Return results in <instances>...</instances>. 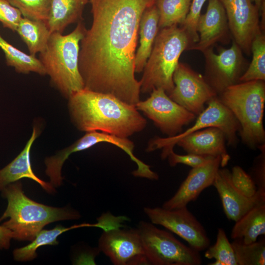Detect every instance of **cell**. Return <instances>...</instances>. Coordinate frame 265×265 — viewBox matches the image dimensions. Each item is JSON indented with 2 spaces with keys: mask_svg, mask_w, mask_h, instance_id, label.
Returning a JSON list of instances; mask_svg holds the SVG:
<instances>
[{
  "mask_svg": "<svg viewBox=\"0 0 265 265\" xmlns=\"http://www.w3.org/2000/svg\"><path fill=\"white\" fill-rule=\"evenodd\" d=\"M212 186L219 195L229 220L236 222L253 208L265 204V190H258L251 197L245 196L234 186L231 171L224 167L218 169Z\"/></svg>",
  "mask_w": 265,
  "mask_h": 265,
  "instance_id": "15",
  "label": "cell"
},
{
  "mask_svg": "<svg viewBox=\"0 0 265 265\" xmlns=\"http://www.w3.org/2000/svg\"><path fill=\"white\" fill-rule=\"evenodd\" d=\"M23 17L46 22L50 11V0H8Z\"/></svg>",
  "mask_w": 265,
  "mask_h": 265,
  "instance_id": "30",
  "label": "cell"
},
{
  "mask_svg": "<svg viewBox=\"0 0 265 265\" xmlns=\"http://www.w3.org/2000/svg\"><path fill=\"white\" fill-rule=\"evenodd\" d=\"M206 61L204 78L217 95L228 87L239 82L244 58L242 50L234 41L228 49L215 53L211 48L203 52Z\"/></svg>",
  "mask_w": 265,
  "mask_h": 265,
  "instance_id": "12",
  "label": "cell"
},
{
  "mask_svg": "<svg viewBox=\"0 0 265 265\" xmlns=\"http://www.w3.org/2000/svg\"><path fill=\"white\" fill-rule=\"evenodd\" d=\"M265 235V204L256 206L235 222L231 233L233 239H240L245 244L257 240Z\"/></svg>",
  "mask_w": 265,
  "mask_h": 265,
  "instance_id": "22",
  "label": "cell"
},
{
  "mask_svg": "<svg viewBox=\"0 0 265 265\" xmlns=\"http://www.w3.org/2000/svg\"><path fill=\"white\" fill-rule=\"evenodd\" d=\"M221 165V157H215L203 165L192 168L175 194L162 207L169 210L177 209L196 200L204 189L212 186Z\"/></svg>",
  "mask_w": 265,
  "mask_h": 265,
  "instance_id": "16",
  "label": "cell"
},
{
  "mask_svg": "<svg viewBox=\"0 0 265 265\" xmlns=\"http://www.w3.org/2000/svg\"><path fill=\"white\" fill-rule=\"evenodd\" d=\"M238 265H265V240L245 244L240 239L231 243Z\"/></svg>",
  "mask_w": 265,
  "mask_h": 265,
  "instance_id": "28",
  "label": "cell"
},
{
  "mask_svg": "<svg viewBox=\"0 0 265 265\" xmlns=\"http://www.w3.org/2000/svg\"><path fill=\"white\" fill-rule=\"evenodd\" d=\"M86 0H50L47 25L52 32L62 33L70 25L81 22Z\"/></svg>",
  "mask_w": 265,
  "mask_h": 265,
  "instance_id": "21",
  "label": "cell"
},
{
  "mask_svg": "<svg viewBox=\"0 0 265 265\" xmlns=\"http://www.w3.org/2000/svg\"><path fill=\"white\" fill-rule=\"evenodd\" d=\"M192 0H156L159 28L182 25L189 12Z\"/></svg>",
  "mask_w": 265,
  "mask_h": 265,
  "instance_id": "26",
  "label": "cell"
},
{
  "mask_svg": "<svg viewBox=\"0 0 265 265\" xmlns=\"http://www.w3.org/2000/svg\"><path fill=\"white\" fill-rule=\"evenodd\" d=\"M228 29L225 11L220 0H209L206 13L200 15L197 22L198 41L191 44L188 49L203 52L223 40Z\"/></svg>",
  "mask_w": 265,
  "mask_h": 265,
  "instance_id": "17",
  "label": "cell"
},
{
  "mask_svg": "<svg viewBox=\"0 0 265 265\" xmlns=\"http://www.w3.org/2000/svg\"><path fill=\"white\" fill-rule=\"evenodd\" d=\"M40 133L38 127L34 126L31 135L23 150L11 162L0 169V191L8 185L26 178L37 183L47 192H55L54 187L50 182H45L38 178L31 167L30 150Z\"/></svg>",
  "mask_w": 265,
  "mask_h": 265,
  "instance_id": "19",
  "label": "cell"
},
{
  "mask_svg": "<svg viewBox=\"0 0 265 265\" xmlns=\"http://www.w3.org/2000/svg\"><path fill=\"white\" fill-rule=\"evenodd\" d=\"M86 28L82 22L68 34L52 32L39 59L53 86L65 98L84 88L79 70L80 42Z\"/></svg>",
  "mask_w": 265,
  "mask_h": 265,
  "instance_id": "4",
  "label": "cell"
},
{
  "mask_svg": "<svg viewBox=\"0 0 265 265\" xmlns=\"http://www.w3.org/2000/svg\"><path fill=\"white\" fill-rule=\"evenodd\" d=\"M252 59L239 78V82L265 80V37L262 33L254 38L251 46Z\"/></svg>",
  "mask_w": 265,
  "mask_h": 265,
  "instance_id": "27",
  "label": "cell"
},
{
  "mask_svg": "<svg viewBox=\"0 0 265 265\" xmlns=\"http://www.w3.org/2000/svg\"><path fill=\"white\" fill-rule=\"evenodd\" d=\"M209 0H192L189 12L182 25V27L188 34L192 44L198 41L199 36L196 30L198 20L201 15L202 8L206 1Z\"/></svg>",
  "mask_w": 265,
  "mask_h": 265,
  "instance_id": "32",
  "label": "cell"
},
{
  "mask_svg": "<svg viewBox=\"0 0 265 265\" xmlns=\"http://www.w3.org/2000/svg\"><path fill=\"white\" fill-rule=\"evenodd\" d=\"M68 100L70 119L80 131H98L128 138L143 131L147 125L135 106L110 94L83 88Z\"/></svg>",
  "mask_w": 265,
  "mask_h": 265,
  "instance_id": "2",
  "label": "cell"
},
{
  "mask_svg": "<svg viewBox=\"0 0 265 265\" xmlns=\"http://www.w3.org/2000/svg\"><path fill=\"white\" fill-rule=\"evenodd\" d=\"M85 227V223L74 225L69 227L57 225L51 230H41L31 242L26 246L16 248L13 251V257L17 261H28L37 257V249L44 245H55L58 244L59 236L68 231Z\"/></svg>",
  "mask_w": 265,
  "mask_h": 265,
  "instance_id": "25",
  "label": "cell"
},
{
  "mask_svg": "<svg viewBox=\"0 0 265 265\" xmlns=\"http://www.w3.org/2000/svg\"><path fill=\"white\" fill-rule=\"evenodd\" d=\"M144 212L152 223L176 234L196 251L200 252L210 246V240L204 226L186 206L172 210L147 207Z\"/></svg>",
  "mask_w": 265,
  "mask_h": 265,
  "instance_id": "10",
  "label": "cell"
},
{
  "mask_svg": "<svg viewBox=\"0 0 265 265\" xmlns=\"http://www.w3.org/2000/svg\"><path fill=\"white\" fill-rule=\"evenodd\" d=\"M217 97L238 121L242 142L251 149L265 144V81L238 82L227 88Z\"/></svg>",
  "mask_w": 265,
  "mask_h": 265,
  "instance_id": "5",
  "label": "cell"
},
{
  "mask_svg": "<svg viewBox=\"0 0 265 265\" xmlns=\"http://www.w3.org/2000/svg\"><path fill=\"white\" fill-rule=\"evenodd\" d=\"M215 157L201 156L192 154L179 155L173 149L169 151L167 158L170 166H174L178 164H183L191 167H197L205 164Z\"/></svg>",
  "mask_w": 265,
  "mask_h": 265,
  "instance_id": "34",
  "label": "cell"
},
{
  "mask_svg": "<svg viewBox=\"0 0 265 265\" xmlns=\"http://www.w3.org/2000/svg\"><path fill=\"white\" fill-rule=\"evenodd\" d=\"M22 17L19 10L8 0H0V22L4 27L16 31Z\"/></svg>",
  "mask_w": 265,
  "mask_h": 265,
  "instance_id": "33",
  "label": "cell"
},
{
  "mask_svg": "<svg viewBox=\"0 0 265 265\" xmlns=\"http://www.w3.org/2000/svg\"><path fill=\"white\" fill-rule=\"evenodd\" d=\"M87 2L89 0H86Z\"/></svg>",
  "mask_w": 265,
  "mask_h": 265,
  "instance_id": "38",
  "label": "cell"
},
{
  "mask_svg": "<svg viewBox=\"0 0 265 265\" xmlns=\"http://www.w3.org/2000/svg\"><path fill=\"white\" fill-rule=\"evenodd\" d=\"M92 25L80 44L79 67L84 88L135 106L140 83L134 59L139 23L156 0H89Z\"/></svg>",
  "mask_w": 265,
  "mask_h": 265,
  "instance_id": "1",
  "label": "cell"
},
{
  "mask_svg": "<svg viewBox=\"0 0 265 265\" xmlns=\"http://www.w3.org/2000/svg\"><path fill=\"white\" fill-rule=\"evenodd\" d=\"M159 12L155 4L146 9L141 16L138 31L140 45L134 59L135 73L143 71L150 55L159 31Z\"/></svg>",
  "mask_w": 265,
  "mask_h": 265,
  "instance_id": "20",
  "label": "cell"
},
{
  "mask_svg": "<svg viewBox=\"0 0 265 265\" xmlns=\"http://www.w3.org/2000/svg\"><path fill=\"white\" fill-rule=\"evenodd\" d=\"M260 154L255 158L248 173L258 190H265V144L258 147Z\"/></svg>",
  "mask_w": 265,
  "mask_h": 265,
  "instance_id": "35",
  "label": "cell"
},
{
  "mask_svg": "<svg viewBox=\"0 0 265 265\" xmlns=\"http://www.w3.org/2000/svg\"><path fill=\"white\" fill-rule=\"evenodd\" d=\"M226 15L228 27L242 51L251 53L254 38L261 33L259 11L252 0H220Z\"/></svg>",
  "mask_w": 265,
  "mask_h": 265,
  "instance_id": "14",
  "label": "cell"
},
{
  "mask_svg": "<svg viewBox=\"0 0 265 265\" xmlns=\"http://www.w3.org/2000/svg\"><path fill=\"white\" fill-rule=\"evenodd\" d=\"M1 191L7 200V206L0 222L8 218L1 225L12 232L15 240L31 241L51 223L80 217V213L71 208L51 207L30 199L25 194L19 181L8 185Z\"/></svg>",
  "mask_w": 265,
  "mask_h": 265,
  "instance_id": "3",
  "label": "cell"
},
{
  "mask_svg": "<svg viewBox=\"0 0 265 265\" xmlns=\"http://www.w3.org/2000/svg\"><path fill=\"white\" fill-rule=\"evenodd\" d=\"M252 1L260 10L264 3V0H252Z\"/></svg>",
  "mask_w": 265,
  "mask_h": 265,
  "instance_id": "37",
  "label": "cell"
},
{
  "mask_svg": "<svg viewBox=\"0 0 265 265\" xmlns=\"http://www.w3.org/2000/svg\"><path fill=\"white\" fill-rule=\"evenodd\" d=\"M208 106L200 113L195 123L184 132L172 137H156L151 140L147 148V152L162 149L161 157L165 159L169 151L173 149L181 138L197 131L209 127H216L224 133L226 142L231 146L238 142L237 133L239 124L231 111L219 100L217 96L207 103Z\"/></svg>",
  "mask_w": 265,
  "mask_h": 265,
  "instance_id": "8",
  "label": "cell"
},
{
  "mask_svg": "<svg viewBox=\"0 0 265 265\" xmlns=\"http://www.w3.org/2000/svg\"><path fill=\"white\" fill-rule=\"evenodd\" d=\"M226 142L225 135L221 130L216 127H209L181 138L176 144L187 154L220 157L221 167H224L230 159Z\"/></svg>",
  "mask_w": 265,
  "mask_h": 265,
  "instance_id": "18",
  "label": "cell"
},
{
  "mask_svg": "<svg viewBox=\"0 0 265 265\" xmlns=\"http://www.w3.org/2000/svg\"><path fill=\"white\" fill-rule=\"evenodd\" d=\"M98 247L114 265H150L137 229L104 231Z\"/></svg>",
  "mask_w": 265,
  "mask_h": 265,
  "instance_id": "13",
  "label": "cell"
},
{
  "mask_svg": "<svg viewBox=\"0 0 265 265\" xmlns=\"http://www.w3.org/2000/svg\"><path fill=\"white\" fill-rule=\"evenodd\" d=\"M150 265H200V252L154 224L141 221L137 229Z\"/></svg>",
  "mask_w": 265,
  "mask_h": 265,
  "instance_id": "7",
  "label": "cell"
},
{
  "mask_svg": "<svg viewBox=\"0 0 265 265\" xmlns=\"http://www.w3.org/2000/svg\"><path fill=\"white\" fill-rule=\"evenodd\" d=\"M0 48L4 53L7 65L13 67L17 73L33 72L42 76L46 75L43 65L35 55L22 52L8 43L0 34Z\"/></svg>",
  "mask_w": 265,
  "mask_h": 265,
  "instance_id": "24",
  "label": "cell"
},
{
  "mask_svg": "<svg viewBox=\"0 0 265 265\" xmlns=\"http://www.w3.org/2000/svg\"><path fill=\"white\" fill-rule=\"evenodd\" d=\"M12 238V232L5 227L0 225V249L9 248Z\"/></svg>",
  "mask_w": 265,
  "mask_h": 265,
  "instance_id": "36",
  "label": "cell"
},
{
  "mask_svg": "<svg viewBox=\"0 0 265 265\" xmlns=\"http://www.w3.org/2000/svg\"><path fill=\"white\" fill-rule=\"evenodd\" d=\"M191 41L185 30L177 25L161 28L143 69L140 92L150 93L161 88L168 95L174 87V72L182 53Z\"/></svg>",
  "mask_w": 265,
  "mask_h": 265,
  "instance_id": "6",
  "label": "cell"
},
{
  "mask_svg": "<svg viewBox=\"0 0 265 265\" xmlns=\"http://www.w3.org/2000/svg\"><path fill=\"white\" fill-rule=\"evenodd\" d=\"M173 80L174 87L168 95L195 115L203 111L206 103L218 96L204 77L184 63H178Z\"/></svg>",
  "mask_w": 265,
  "mask_h": 265,
  "instance_id": "11",
  "label": "cell"
},
{
  "mask_svg": "<svg viewBox=\"0 0 265 265\" xmlns=\"http://www.w3.org/2000/svg\"><path fill=\"white\" fill-rule=\"evenodd\" d=\"M26 45L29 53L35 55L46 47L51 34L45 22L22 17L16 31Z\"/></svg>",
  "mask_w": 265,
  "mask_h": 265,
  "instance_id": "23",
  "label": "cell"
},
{
  "mask_svg": "<svg viewBox=\"0 0 265 265\" xmlns=\"http://www.w3.org/2000/svg\"><path fill=\"white\" fill-rule=\"evenodd\" d=\"M135 107L167 137L182 132L183 127L194 120L196 116L173 101L161 88L153 89L150 97L144 101L140 100Z\"/></svg>",
  "mask_w": 265,
  "mask_h": 265,
  "instance_id": "9",
  "label": "cell"
},
{
  "mask_svg": "<svg viewBox=\"0 0 265 265\" xmlns=\"http://www.w3.org/2000/svg\"><path fill=\"white\" fill-rule=\"evenodd\" d=\"M206 250L205 257L215 260L209 265H238L231 243L222 228L218 229L215 243Z\"/></svg>",
  "mask_w": 265,
  "mask_h": 265,
  "instance_id": "29",
  "label": "cell"
},
{
  "mask_svg": "<svg viewBox=\"0 0 265 265\" xmlns=\"http://www.w3.org/2000/svg\"><path fill=\"white\" fill-rule=\"evenodd\" d=\"M231 178L234 186L245 196L251 197L258 189L253 179L242 168L237 165L231 171Z\"/></svg>",
  "mask_w": 265,
  "mask_h": 265,
  "instance_id": "31",
  "label": "cell"
}]
</instances>
